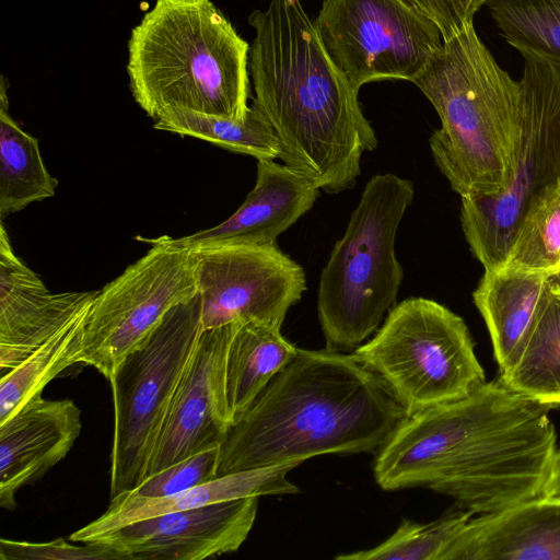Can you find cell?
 I'll return each mask as SVG.
<instances>
[{
  "instance_id": "obj_1",
  "label": "cell",
  "mask_w": 560,
  "mask_h": 560,
  "mask_svg": "<svg viewBox=\"0 0 560 560\" xmlns=\"http://www.w3.org/2000/svg\"><path fill=\"white\" fill-rule=\"evenodd\" d=\"M551 409L500 377L486 381L406 416L375 453V481L386 491L428 487L478 515L540 497L558 451Z\"/></svg>"
},
{
  "instance_id": "obj_2",
  "label": "cell",
  "mask_w": 560,
  "mask_h": 560,
  "mask_svg": "<svg viewBox=\"0 0 560 560\" xmlns=\"http://www.w3.org/2000/svg\"><path fill=\"white\" fill-rule=\"evenodd\" d=\"M248 23L252 106L276 131L279 159L325 192L352 188L363 152L377 147L359 91L331 61L301 0H270Z\"/></svg>"
},
{
  "instance_id": "obj_3",
  "label": "cell",
  "mask_w": 560,
  "mask_h": 560,
  "mask_svg": "<svg viewBox=\"0 0 560 560\" xmlns=\"http://www.w3.org/2000/svg\"><path fill=\"white\" fill-rule=\"evenodd\" d=\"M406 416L354 352L299 349L232 424L218 476L326 454L376 453Z\"/></svg>"
},
{
  "instance_id": "obj_4",
  "label": "cell",
  "mask_w": 560,
  "mask_h": 560,
  "mask_svg": "<svg viewBox=\"0 0 560 560\" xmlns=\"http://www.w3.org/2000/svg\"><path fill=\"white\" fill-rule=\"evenodd\" d=\"M436 110L430 148L462 197L501 192L511 178L522 131V88L478 37L474 24L443 40L412 81Z\"/></svg>"
},
{
  "instance_id": "obj_5",
  "label": "cell",
  "mask_w": 560,
  "mask_h": 560,
  "mask_svg": "<svg viewBox=\"0 0 560 560\" xmlns=\"http://www.w3.org/2000/svg\"><path fill=\"white\" fill-rule=\"evenodd\" d=\"M249 47L211 0H156L127 43L129 89L154 120L176 109L244 119Z\"/></svg>"
},
{
  "instance_id": "obj_6",
  "label": "cell",
  "mask_w": 560,
  "mask_h": 560,
  "mask_svg": "<svg viewBox=\"0 0 560 560\" xmlns=\"http://www.w3.org/2000/svg\"><path fill=\"white\" fill-rule=\"evenodd\" d=\"M413 197L412 183L392 173L366 183L320 273L317 314L327 349H357L396 305L404 271L395 237Z\"/></svg>"
},
{
  "instance_id": "obj_7",
  "label": "cell",
  "mask_w": 560,
  "mask_h": 560,
  "mask_svg": "<svg viewBox=\"0 0 560 560\" xmlns=\"http://www.w3.org/2000/svg\"><path fill=\"white\" fill-rule=\"evenodd\" d=\"M354 353L385 382L407 416L458 400L486 382L465 320L425 298L396 304Z\"/></svg>"
},
{
  "instance_id": "obj_8",
  "label": "cell",
  "mask_w": 560,
  "mask_h": 560,
  "mask_svg": "<svg viewBox=\"0 0 560 560\" xmlns=\"http://www.w3.org/2000/svg\"><path fill=\"white\" fill-rule=\"evenodd\" d=\"M201 332L198 294L172 308L108 381L114 405L110 499L133 490L147 478L175 390Z\"/></svg>"
},
{
  "instance_id": "obj_9",
  "label": "cell",
  "mask_w": 560,
  "mask_h": 560,
  "mask_svg": "<svg viewBox=\"0 0 560 560\" xmlns=\"http://www.w3.org/2000/svg\"><path fill=\"white\" fill-rule=\"evenodd\" d=\"M523 59L522 131L513 174L497 195L460 198L465 238L490 271L503 268L528 202L560 177V68Z\"/></svg>"
},
{
  "instance_id": "obj_10",
  "label": "cell",
  "mask_w": 560,
  "mask_h": 560,
  "mask_svg": "<svg viewBox=\"0 0 560 560\" xmlns=\"http://www.w3.org/2000/svg\"><path fill=\"white\" fill-rule=\"evenodd\" d=\"M143 241L151 248L97 291L88 312L80 363L108 381L172 308L199 294L194 248L166 235Z\"/></svg>"
},
{
  "instance_id": "obj_11",
  "label": "cell",
  "mask_w": 560,
  "mask_h": 560,
  "mask_svg": "<svg viewBox=\"0 0 560 560\" xmlns=\"http://www.w3.org/2000/svg\"><path fill=\"white\" fill-rule=\"evenodd\" d=\"M314 24L357 91L374 81L412 82L443 45L438 25L407 0H324Z\"/></svg>"
},
{
  "instance_id": "obj_12",
  "label": "cell",
  "mask_w": 560,
  "mask_h": 560,
  "mask_svg": "<svg viewBox=\"0 0 560 560\" xmlns=\"http://www.w3.org/2000/svg\"><path fill=\"white\" fill-rule=\"evenodd\" d=\"M199 258L202 330L260 322L282 326L306 290L301 265L275 245H209Z\"/></svg>"
},
{
  "instance_id": "obj_13",
  "label": "cell",
  "mask_w": 560,
  "mask_h": 560,
  "mask_svg": "<svg viewBox=\"0 0 560 560\" xmlns=\"http://www.w3.org/2000/svg\"><path fill=\"white\" fill-rule=\"evenodd\" d=\"M240 325L202 330L175 390L147 477L225 440L233 424L225 394L226 358Z\"/></svg>"
},
{
  "instance_id": "obj_14",
  "label": "cell",
  "mask_w": 560,
  "mask_h": 560,
  "mask_svg": "<svg viewBox=\"0 0 560 560\" xmlns=\"http://www.w3.org/2000/svg\"><path fill=\"white\" fill-rule=\"evenodd\" d=\"M249 497L145 518L91 542L110 547L124 560H201L236 551L256 520Z\"/></svg>"
},
{
  "instance_id": "obj_15",
  "label": "cell",
  "mask_w": 560,
  "mask_h": 560,
  "mask_svg": "<svg viewBox=\"0 0 560 560\" xmlns=\"http://www.w3.org/2000/svg\"><path fill=\"white\" fill-rule=\"evenodd\" d=\"M97 291L50 292L14 254L0 228V370L16 368L96 295Z\"/></svg>"
},
{
  "instance_id": "obj_16",
  "label": "cell",
  "mask_w": 560,
  "mask_h": 560,
  "mask_svg": "<svg viewBox=\"0 0 560 560\" xmlns=\"http://www.w3.org/2000/svg\"><path fill=\"white\" fill-rule=\"evenodd\" d=\"M82 429L71 399L31 398L0 423V506L12 511L15 495L62 460Z\"/></svg>"
},
{
  "instance_id": "obj_17",
  "label": "cell",
  "mask_w": 560,
  "mask_h": 560,
  "mask_svg": "<svg viewBox=\"0 0 560 560\" xmlns=\"http://www.w3.org/2000/svg\"><path fill=\"white\" fill-rule=\"evenodd\" d=\"M319 190L285 164L258 160L255 186L230 218L213 228L173 241L190 248L275 245L277 237L313 207Z\"/></svg>"
},
{
  "instance_id": "obj_18",
  "label": "cell",
  "mask_w": 560,
  "mask_h": 560,
  "mask_svg": "<svg viewBox=\"0 0 560 560\" xmlns=\"http://www.w3.org/2000/svg\"><path fill=\"white\" fill-rule=\"evenodd\" d=\"M440 560H560V498L540 495L471 517Z\"/></svg>"
},
{
  "instance_id": "obj_19",
  "label": "cell",
  "mask_w": 560,
  "mask_h": 560,
  "mask_svg": "<svg viewBox=\"0 0 560 560\" xmlns=\"http://www.w3.org/2000/svg\"><path fill=\"white\" fill-rule=\"evenodd\" d=\"M296 466L299 465L283 464L240 470L164 498H140L129 492L121 493L110 499L105 513L73 532L69 539L91 542L138 521L171 512L249 497L296 493L299 488L288 479V474Z\"/></svg>"
},
{
  "instance_id": "obj_20",
  "label": "cell",
  "mask_w": 560,
  "mask_h": 560,
  "mask_svg": "<svg viewBox=\"0 0 560 560\" xmlns=\"http://www.w3.org/2000/svg\"><path fill=\"white\" fill-rule=\"evenodd\" d=\"M550 292L548 276L485 270L472 300L489 331L500 373L514 361Z\"/></svg>"
},
{
  "instance_id": "obj_21",
  "label": "cell",
  "mask_w": 560,
  "mask_h": 560,
  "mask_svg": "<svg viewBox=\"0 0 560 560\" xmlns=\"http://www.w3.org/2000/svg\"><path fill=\"white\" fill-rule=\"evenodd\" d=\"M280 327L260 322L241 324L229 347L225 370L228 408L234 423L272 377L298 353Z\"/></svg>"
},
{
  "instance_id": "obj_22",
  "label": "cell",
  "mask_w": 560,
  "mask_h": 560,
  "mask_svg": "<svg viewBox=\"0 0 560 560\" xmlns=\"http://www.w3.org/2000/svg\"><path fill=\"white\" fill-rule=\"evenodd\" d=\"M8 81H0V218L55 196L58 180L47 171L38 140L9 112Z\"/></svg>"
},
{
  "instance_id": "obj_23",
  "label": "cell",
  "mask_w": 560,
  "mask_h": 560,
  "mask_svg": "<svg viewBox=\"0 0 560 560\" xmlns=\"http://www.w3.org/2000/svg\"><path fill=\"white\" fill-rule=\"evenodd\" d=\"M499 377L518 394L560 407V287L552 279L545 307L514 361Z\"/></svg>"
},
{
  "instance_id": "obj_24",
  "label": "cell",
  "mask_w": 560,
  "mask_h": 560,
  "mask_svg": "<svg viewBox=\"0 0 560 560\" xmlns=\"http://www.w3.org/2000/svg\"><path fill=\"white\" fill-rule=\"evenodd\" d=\"M93 301V300H92ZM92 301L16 368L1 375L0 423L72 364L80 363L86 316Z\"/></svg>"
},
{
  "instance_id": "obj_25",
  "label": "cell",
  "mask_w": 560,
  "mask_h": 560,
  "mask_svg": "<svg viewBox=\"0 0 560 560\" xmlns=\"http://www.w3.org/2000/svg\"><path fill=\"white\" fill-rule=\"evenodd\" d=\"M154 128L205 140L223 149L254 156L257 161L275 160L281 153L276 131L254 106H249L244 119L176 109L158 118Z\"/></svg>"
},
{
  "instance_id": "obj_26",
  "label": "cell",
  "mask_w": 560,
  "mask_h": 560,
  "mask_svg": "<svg viewBox=\"0 0 560 560\" xmlns=\"http://www.w3.org/2000/svg\"><path fill=\"white\" fill-rule=\"evenodd\" d=\"M501 270L548 277L560 272V177L528 202Z\"/></svg>"
},
{
  "instance_id": "obj_27",
  "label": "cell",
  "mask_w": 560,
  "mask_h": 560,
  "mask_svg": "<svg viewBox=\"0 0 560 560\" xmlns=\"http://www.w3.org/2000/svg\"><path fill=\"white\" fill-rule=\"evenodd\" d=\"M485 5L523 58L560 68V0H486Z\"/></svg>"
},
{
  "instance_id": "obj_28",
  "label": "cell",
  "mask_w": 560,
  "mask_h": 560,
  "mask_svg": "<svg viewBox=\"0 0 560 560\" xmlns=\"http://www.w3.org/2000/svg\"><path fill=\"white\" fill-rule=\"evenodd\" d=\"M472 513L460 510L430 523L404 518L397 529L376 547L335 557L338 560H440Z\"/></svg>"
},
{
  "instance_id": "obj_29",
  "label": "cell",
  "mask_w": 560,
  "mask_h": 560,
  "mask_svg": "<svg viewBox=\"0 0 560 560\" xmlns=\"http://www.w3.org/2000/svg\"><path fill=\"white\" fill-rule=\"evenodd\" d=\"M220 446L208 448L147 477L129 491L140 498H164L206 483L218 476Z\"/></svg>"
},
{
  "instance_id": "obj_30",
  "label": "cell",
  "mask_w": 560,
  "mask_h": 560,
  "mask_svg": "<svg viewBox=\"0 0 560 560\" xmlns=\"http://www.w3.org/2000/svg\"><path fill=\"white\" fill-rule=\"evenodd\" d=\"M83 544V546H77L61 538L48 542L2 538L0 540V558L2 560H124L118 552L106 545Z\"/></svg>"
},
{
  "instance_id": "obj_31",
  "label": "cell",
  "mask_w": 560,
  "mask_h": 560,
  "mask_svg": "<svg viewBox=\"0 0 560 560\" xmlns=\"http://www.w3.org/2000/svg\"><path fill=\"white\" fill-rule=\"evenodd\" d=\"M440 28L446 40L474 24L486 0H407Z\"/></svg>"
},
{
  "instance_id": "obj_32",
  "label": "cell",
  "mask_w": 560,
  "mask_h": 560,
  "mask_svg": "<svg viewBox=\"0 0 560 560\" xmlns=\"http://www.w3.org/2000/svg\"><path fill=\"white\" fill-rule=\"evenodd\" d=\"M541 495L560 498V450L557 451Z\"/></svg>"
},
{
  "instance_id": "obj_33",
  "label": "cell",
  "mask_w": 560,
  "mask_h": 560,
  "mask_svg": "<svg viewBox=\"0 0 560 560\" xmlns=\"http://www.w3.org/2000/svg\"><path fill=\"white\" fill-rule=\"evenodd\" d=\"M552 281L560 287V272L551 277Z\"/></svg>"
}]
</instances>
